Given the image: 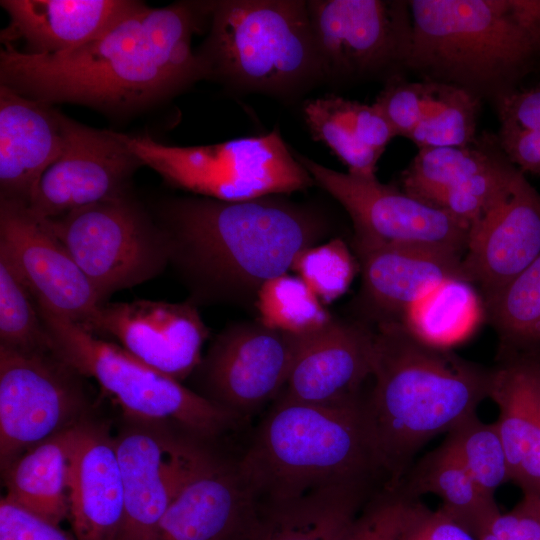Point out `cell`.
I'll use <instances>...</instances> for the list:
<instances>
[{
  "mask_svg": "<svg viewBox=\"0 0 540 540\" xmlns=\"http://www.w3.org/2000/svg\"><path fill=\"white\" fill-rule=\"evenodd\" d=\"M143 165L197 196L243 201L302 191L314 184L280 132L203 146H171L119 132Z\"/></svg>",
  "mask_w": 540,
  "mask_h": 540,
  "instance_id": "8",
  "label": "cell"
},
{
  "mask_svg": "<svg viewBox=\"0 0 540 540\" xmlns=\"http://www.w3.org/2000/svg\"><path fill=\"white\" fill-rule=\"evenodd\" d=\"M414 503L391 489L361 509L340 540H400Z\"/></svg>",
  "mask_w": 540,
  "mask_h": 540,
  "instance_id": "39",
  "label": "cell"
},
{
  "mask_svg": "<svg viewBox=\"0 0 540 540\" xmlns=\"http://www.w3.org/2000/svg\"><path fill=\"white\" fill-rule=\"evenodd\" d=\"M64 146L42 175L28 208L51 219L77 208L128 194L133 173L143 165L119 132L99 130L60 113Z\"/></svg>",
  "mask_w": 540,
  "mask_h": 540,
  "instance_id": "16",
  "label": "cell"
},
{
  "mask_svg": "<svg viewBox=\"0 0 540 540\" xmlns=\"http://www.w3.org/2000/svg\"><path fill=\"white\" fill-rule=\"evenodd\" d=\"M168 425L129 421L115 436L124 487L117 540H148L205 449Z\"/></svg>",
  "mask_w": 540,
  "mask_h": 540,
  "instance_id": "14",
  "label": "cell"
},
{
  "mask_svg": "<svg viewBox=\"0 0 540 540\" xmlns=\"http://www.w3.org/2000/svg\"><path fill=\"white\" fill-rule=\"evenodd\" d=\"M81 326L114 338L134 357L179 382L200 365L208 337L192 301L105 302Z\"/></svg>",
  "mask_w": 540,
  "mask_h": 540,
  "instance_id": "17",
  "label": "cell"
},
{
  "mask_svg": "<svg viewBox=\"0 0 540 540\" xmlns=\"http://www.w3.org/2000/svg\"><path fill=\"white\" fill-rule=\"evenodd\" d=\"M51 352L84 377L93 378L129 421L168 425L211 439L235 417L179 381L150 367L118 344L96 337L80 324L37 306Z\"/></svg>",
  "mask_w": 540,
  "mask_h": 540,
  "instance_id": "7",
  "label": "cell"
},
{
  "mask_svg": "<svg viewBox=\"0 0 540 540\" xmlns=\"http://www.w3.org/2000/svg\"><path fill=\"white\" fill-rule=\"evenodd\" d=\"M505 153L497 135L482 133L467 146L418 149L402 171V190L429 204L442 190L457 185L499 163Z\"/></svg>",
  "mask_w": 540,
  "mask_h": 540,
  "instance_id": "31",
  "label": "cell"
},
{
  "mask_svg": "<svg viewBox=\"0 0 540 540\" xmlns=\"http://www.w3.org/2000/svg\"><path fill=\"white\" fill-rule=\"evenodd\" d=\"M255 308L262 324L295 335L320 331L333 319L304 281L288 273L268 279L261 285Z\"/></svg>",
  "mask_w": 540,
  "mask_h": 540,
  "instance_id": "33",
  "label": "cell"
},
{
  "mask_svg": "<svg viewBox=\"0 0 540 540\" xmlns=\"http://www.w3.org/2000/svg\"><path fill=\"white\" fill-rule=\"evenodd\" d=\"M201 52L209 77L251 91L287 94L323 77L307 1H210Z\"/></svg>",
  "mask_w": 540,
  "mask_h": 540,
  "instance_id": "6",
  "label": "cell"
},
{
  "mask_svg": "<svg viewBox=\"0 0 540 540\" xmlns=\"http://www.w3.org/2000/svg\"><path fill=\"white\" fill-rule=\"evenodd\" d=\"M540 255V193L521 172L504 198L469 230L464 279L483 301L497 294Z\"/></svg>",
  "mask_w": 540,
  "mask_h": 540,
  "instance_id": "19",
  "label": "cell"
},
{
  "mask_svg": "<svg viewBox=\"0 0 540 540\" xmlns=\"http://www.w3.org/2000/svg\"><path fill=\"white\" fill-rule=\"evenodd\" d=\"M403 493L413 499L422 494L439 497V509L476 539L501 513L495 497L475 482L443 444L413 467Z\"/></svg>",
  "mask_w": 540,
  "mask_h": 540,
  "instance_id": "29",
  "label": "cell"
},
{
  "mask_svg": "<svg viewBox=\"0 0 540 540\" xmlns=\"http://www.w3.org/2000/svg\"><path fill=\"white\" fill-rule=\"evenodd\" d=\"M358 266L346 243L335 238L301 251L290 270L328 304L348 290Z\"/></svg>",
  "mask_w": 540,
  "mask_h": 540,
  "instance_id": "37",
  "label": "cell"
},
{
  "mask_svg": "<svg viewBox=\"0 0 540 540\" xmlns=\"http://www.w3.org/2000/svg\"><path fill=\"white\" fill-rule=\"evenodd\" d=\"M497 405L496 421L510 469V481L523 494H540V358L505 354L493 369L489 393Z\"/></svg>",
  "mask_w": 540,
  "mask_h": 540,
  "instance_id": "25",
  "label": "cell"
},
{
  "mask_svg": "<svg viewBox=\"0 0 540 540\" xmlns=\"http://www.w3.org/2000/svg\"><path fill=\"white\" fill-rule=\"evenodd\" d=\"M60 111L0 85V200L28 206L64 146Z\"/></svg>",
  "mask_w": 540,
  "mask_h": 540,
  "instance_id": "23",
  "label": "cell"
},
{
  "mask_svg": "<svg viewBox=\"0 0 540 540\" xmlns=\"http://www.w3.org/2000/svg\"><path fill=\"white\" fill-rule=\"evenodd\" d=\"M437 83L424 117L407 139L418 149L470 145L478 136L482 101L463 89Z\"/></svg>",
  "mask_w": 540,
  "mask_h": 540,
  "instance_id": "34",
  "label": "cell"
},
{
  "mask_svg": "<svg viewBox=\"0 0 540 540\" xmlns=\"http://www.w3.org/2000/svg\"><path fill=\"white\" fill-rule=\"evenodd\" d=\"M437 82L408 81L397 76L385 82L373 103L391 126L395 136L407 138L424 117L437 90Z\"/></svg>",
  "mask_w": 540,
  "mask_h": 540,
  "instance_id": "38",
  "label": "cell"
},
{
  "mask_svg": "<svg viewBox=\"0 0 540 540\" xmlns=\"http://www.w3.org/2000/svg\"><path fill=\"white\" fill-rule=\"evenodd\" d=\"M375 331L362 321L333 317L313 333L298 354L283 398L313 404H334L358 397L372 375Z\"/></svg>",
  "mask_w": 540,
  "mask_h": 540,
  "instance_id": "21",
  "label": "cell"
},
{
  "mask_svg": "<svg viewBox=\"0 0 540 540\" xmlns=\"http://www.w3.org/2000/svg\"><path fill=\"white\" fill-rule=\"evenodd\" d=\"M124 487L115 437L105 425L83 421L69 471V521L76 540H117Z\"/></svg>",
  "mask_w": 540,
  "mask_h": 540,
  "instance_id": "22",
  "label": "cell"
},
{
  "mask_svg": "<svg viewBox=\"0 0 540 540\" xmlns=\"http://www.w3.org/2000/svg\"><path fill=\"white\" fill-rule=\"evenodd\" d=\"M79 377L51 351L0 346L1 470L30 448L87 419Z\"/></svg>",
  "mask_w": 540,
  "mask_h": 540,
  "instance_id": "11",
  "label": "cell"
},
{
  "mask_svg": "<svg viewBox=\"0 0 540 540\" xmlns=\"http://www.w3.org/2000/svg\"><path fill=\"white\" fill-rule=\"evenodd\" d=\"M46 220L103 304L114 292L156 277L170 262L163 230L129 194Z\"/></svg>",
  "mask_w": 540,
  "mask_h": 540,
  "instance_id": "9",
  "label": "cell"
},
{
  "mask_svg": "<svg viewBox=\"0 0 540 540\" xmlns=\"http://www.w3.org/2000/svg\"><path fill=\"white\" fill-rule=\"evenodd\" d=\"M307 6L323 77L386 82L407 71L409 1L311 0Z\"/></svg>",
  "mask_w": 540,
  "mask_h": 540,
  "instance_id": "10",
  "label": "cell"
},
{
  "mask_svg": "<svg viewBox=\"0 0 540 540\" xmlns=\"http://www.w3.org/2000/svg\"><path fill=\"white\" fill-rule=\"evenodd\" d=\"M367 484L332 486L259 505L245 540H340L361 511Z\"/></svg>",
  "mask_w": 540,
  "mask_h": 540,
  "instance_id": "27",
  "label": "cell"
},
{
  "mask_svg": "<svg viewBox=\"0 0 540 540\" xmlns=\"http://www.w3.org/2000/svg\"><path fill=\"white\" fill-rule=\"evenodd\" d=\"M499 145L509 161L520 171L540 176V131H498Z\"/></svg>",
  "mask_w": 540,
  "mask_h": 540,
  "instance_id": "44",
  "label": "cell"
},
{
  "mask_svg": "<svg viewBox=\"0 0 540 540\" xmlns=\"http://www.w3.org/2000/svg\"><path fill=\"white\" fill-rule=\"evenodd\" d=\"M237 462L258 505L368 483L382 471L359 397L334 404L280 397Z\"/></svg>",
  "mask_w": 540,
  "mask_h": 540,
  "instance_id": "5",
  "label": "cell"
},
{
  "mask_svg": "<svg viewBox=\"0 0 540 540\" xmlns=\"http://www.w3.org/2000/svg\"><path fill=\"white\" fill-rule=\"evenodd\" d=\"M510 540H540V494L527 493L506 513L493 521Z\"/></svg>",
  "mask_w": 540,
  "mask_h": 540,
  "instance_id": "43",
  "label": "cell"
},
{
  "mask_svg": "<svg viewBox=\"0 0 540 540\" xmlns=\"http://www.w3.org/2000/svg\"><path fill=\"white\" fill-rule=\"evenodd\" d=\"M365 410L382 471L398 485L414 455L489 398L493 369L430 346L399 321L377 324Z\"/></svg>",
  "mask_w": 540,
  "mask_h": 540,
  "instance_id": "3",
  "label": "cell"
},
{
  "mask_svg": "<svg viewBox=\"0 0 540 540\" xmlns=\"http://www.w3.org/2000/svg\"><path fill=\"white\" fill-rule=\"evenodd\" d=\"M209 8L210 2L144 4L100 38L57 54H29L6 44L0 85L50 104L75 103L107 113L150 107L209 77L192 49Z\"/></svg>",
  "mask_w": 540,
  "mask_h": 540,
  "instance_id": "1",
  "label": "cell"
},
{
  "mask_svg": "<svg viewBox=\"0 0 540 540\" xmlns=\"http://www.w3.org/2000/svg\"><path fill=\"white\" fill-rule=\"evenodd\" d=\"M0 257L55 315L84 325L103 304L47 220L26 205L0 200Z\"/></svg>",
  "mask_w": 540,
  "mask_h": 540,
  "instance_id": "15",
  "label": "cell"
},
{
  "mask_svg": "<svg viewBox=\"0 0 540 540\" xmlns=\"http://www.w3.org/2000/svg\"><path fill=\"white\" fill-rule=\"evenodd\" d=\"M504 354L540 349V255L497 294L483 301Z\"/></svg>",
  "mask_w": 540,
  "mask_h": 540,
  "instance_id": "32",
  "label": "cell"
},
{
  "mask_svg": "<svg viewBox=\"0 0 540 540\" xmlns=\"http://www.w3.org/2000/svg\"><path fill=\"white\" fill-rule=\"evenodd\" d=\"M400 540H477L440 509L413 504Z\"/></svg>",
  "mask_w": 540,
  "mask_h": 540,
  "instance_id": "42",
  "label": "cell"
},
{
  "mask_svg": "<svg viewBox=\"0 0 540 540\" xmlns=\"http://www.w3.org/2000/svg\"><path fill=\"white\" fill-rule=\"evenodd\" d=\"M485 316L483 298L461 278L445 280L412 303L401 323L418 340L450 349L468 339Z\"/></svg>",
  "mask_w": 540,
  "mask_h": 540,
  "instance_id": "30",
  "label": "cell"
},
{
  "mask_svg": "<svg viewBox=\"0 0 540 540\" xmlns=\"http://www.w3.org/2000/svg\"><path fill=\"white\" fill-rule=\"evenodd\" d=\"M321 188L349 214L353 238L383 243L419 244L463 254L470 226L395 186L325 167L296 155Z\"/></svg>",
  "mask_w": 540,
  "mask_h": 540,
  "instance_id": "12",
  "label": "cell"
},
{
  "mask_svg": "<svg viewBox=\"0 0 540 540\" xmlns=\"http://www.w3.org/2000/svg\"><path fill=\"white\" fill-rule=\"evenodd\" d=\"M9 25L6 44L23 40L29 54H57L79 48L104 35L145 3L134 0H2Z\"/></svg>",
  "mask_w": 540,
  "mask_h": 540,
  "instance_id": "24",
  "label": "cell"
},
{
  "mask_svg": "<svg viewBox=\"0 0 540 540\" xmlns=\"http://www.w3.org/2000/svg\"><path fill=\"white\" fill-rule=\"evenodd\" d=\"M407 71L492 103L540 60V0H409Z\"/></svg>",
  "mask_w": 540,
  "mask_h": 540,
  "instance_id": "4",
  "label": "cell"
},
{
  "mask_svg": "<svg viewBox=\"0 0 540 540\" xmlns=\"http://www.w3.org/2000/svg\"><path fill=\"white\" fill-rule=\"evenodd\" d=\"M0 346L24 352L51 351L36 302L1 257Z\"/></svg>",
  "mask_w": 540,
  "mask_h": 540,
  "instance_id": "36",
  "label": "cell"
},
{
  "mask_svg": "<svg viewBox=\"0 0 540 540\" xmlns=\"http://www.w3.org/2000/svg\"><path fill=\"white\" fill-rule=\"evenodd\" d=\"M258 510L238 462L205 448L148 540H245Z\"/></svg>",
  "mask_w": 540,
  "mask_h": 540,
  "instance_id": "18",
  "label": "cell"
},
{
  "mask_svg": "<svg viewBox=\"0 0 540 540\" xmlns=\"http://www.w3.org/2000/svg\"><path fill=\"white\" fill-rule=\"evenodd\" d=\"M500 123L498 131H540V82L518 89L493 102Z\"/></svg>",
  "mask_w": 540,
  "mask_h": 540,
  "instance_id": "40",
  "label": "cell"
},
{
  "mask_svg": "<svg viewBox=\"0 0 540 540\" xmlns=\"http://www.w3.org/2000/svg\"><path fill=\"white\" fill-rule=\"evenodd\" d=\"M302 115L313 138L331 149L347 173L376 177L378 160L396 136L374 104L329 94L307 100Z\"/></svg>",
  "mask_w": 540,
  "mask_h": 540,
  "instance_id": "26",
  "label": "cell"
},
{
  "mask_svg": "<svg viewBox=\"0 0 540 540\" xmlns=\"http://www.w3.org/2000/svg\"><path fill=\"white\" fill-rule=\"evenodd\" d=\"M312 334L274 330L259 320L227 326L195 370L205 397L235 419L254 411L284 389L298 354Z\"/></svg>",
  "mask_w": 540,
  "mask_h": 540,
  "instance_id": "13",
  "label": "cell"
},
{
  "mask_svg": "<svg viewBox=\"0 0 540 540\" xmlns=\"http://www.w3.org/2000/svg\"><path fill=\"white\" fill-rule=\"evenodd\" d=\"M462 463L488 494L510 481L506 451L496 422L486 423L475 414L447 434L442 443Z\"/></svg>",
  "mask_w": 540,
  "mask_h": 540,
  "instance_id": "35",
  "label": "cell"
},
{
  "mask_svg": "<svg viewBox=\"0 0 540 540\" xmlns=\"http://www.w3.org/2000/svg\"><path fill=\"white\" fill-rule=\"evenodd\" d=\"M80 424L30 448L1 470L4 498L54 525L67 519L70 460Z\"/></svg>",
  "mask_w": 540,
  "mask_h": 540,
  "instance_id": "28",
  "label": "cell"
},
{
  "mask_svg": "<svg viewBox=\"0 0 540 540\" xmlns=\"http://www.w3.org/2000/svg\"><path fill=\"white\" fill-rule=\"evenodd\" d=\"M0 540H76L63 531L4 497L0 500Z\"/></svg>",
  "mask_w": 540,
  "mask_h": 540,
  "instance_id": "41",
  "label": "cell"
},
{
  "mask_svg": "<svg viewBox=\"0 0 540 540\" xmlns=\"http://www.w3.org/2000/svg\"><path fill=\"white\" fill-rule=\"evenodd\" d=\"M352 244L362 274L361 297L377 324L400 322L405 310L432 288L464 279L463 254L452 250L356 238Z\"/></svg>",
  "mask_w": 540,
  "mask_h": 540,
  "instance_id": "20",
  "label": "cell"
},
{
  "mask_svg": "<svg viewBox=\"0 0 540 540\" xmlns=\"http://www.w3.org/2000/svg\"><path fill=\"white\" fill-rule=\"evenodd\" d=\"M169 259L192 301L255 307L261 285L287 273L329 231L316 210L279 195L243 201L176 197L160 206Z\"/></svg>",
  "mask_w": 540,
  "mask_h": 540,
  "instance_id": "2",
  "label": "cell"
}]
</instances>
